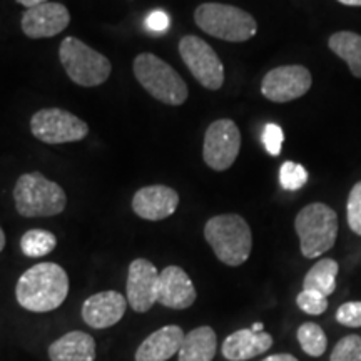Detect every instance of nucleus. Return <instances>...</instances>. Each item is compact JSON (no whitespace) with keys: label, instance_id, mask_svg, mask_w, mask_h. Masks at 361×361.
<instances>
[{"label":"nucleus","instance_id":"obj_6","mask_svg":"<svg viewBox=\"0 0 361 361\" xmlns=\"http://www.w3.org/2000/svg\"><path fill=\"white\" fill-rule=\"evenodd\" d=\"M133 71L137 82L159 102L169 104V106H183L188 101L189 90L184 79L168 62L154 54H139L134 59Z\"/></svg>","mask_w":361,"mask_h":361},{"label":"nucleus","instance_id":"obj_14","mask_svg":"<svg viewBox=\"0 0 361 361\" xmlns=\"http://www.w3.org/2000/svg\"><path fill=\"white\" fill-rule=\"evenodd\" d=\"M197 293L192 279L179 266H166L157 279V303L171 310H188Z\"/></svg>","mask_w":361,"mask_h":361},{"label":"nucleus","instance_id":"obj_26","mask_svg":"<svg viewBox=\"0 0 361 361\" xmlns=\"http://www.w3.org/2000/svg\"><path fill=\"white\" fill-rule=\"evenodd\" d=\"M329 361H361V338L358 335L341 338L333 348Z\"/></svg>","mask_w":361,"mask_h":361},{"label":"nucleus","instance_id":"obj_18","mask_svg":"<svg viewBox=\"0 0 361 361\" xmlns=\"http://www.w3.org/2000/svg\"><path fill=\"white\" fill-rule=\"evenodd\" d=\"M273 346V338L269 333H256L251 328L238 329L226 338L221 353L228 361H247L263 355Z\"/></svg>","mask_w":361,"mask_h":361},{"label":"nucleus","instance_id":"obj_9","mask_svg":"<svg viewBox=\"0 0 361 361\" xmlns=\"http://www.w3.org/2000/svg\"><path fill=\"white\" fill-rule=\"evenodd\" d=\"M30 133L45 144H67L82 141L89 126L69 111L51 107L37 111L30 119Z\"/></svg>","mask_w":361,"mask_h":361},{"label":"nucleus","instance_id":"obj_32","mask_svg":"<svg viewBox=\"0 0 361 361\" xmlns=\"http://www.w3.org/2000/svg\"><path fill=\"white\" fill-rule=\"evenodd\" d=\"M263 361H300L298 358H295L293 355L288 353H278V355H271L268 358H264Z\"/></svg>","mask_w":361,"mask_h":361},{"label":"nucleus","instance_id":"obj_27","mask_svg":"<svg viewBox=\"0 0 361 361\" xmlns=\"http://www.w3.org/2000/svg\"><path fill=\"white\" fill-rule=\"evenodd\" d=\"M296 305L301 311H305L306 314L318 316L323 314L328 310V298L323 296L322 293L303 290L300 295L296 296Z\"/></svg>","mask_w":361,"mask_h":361},{"label":"nucleus","instance_id":"obj_19","mask_svg":"<svg viewBox=\"0 0 361 361\" xmlns=\"http://www.w3.org/2000/svg\"><path fill=\"white\" fill-rule=\"evenodd\" d=\"M51 361H94L96 341L89 333L69 331L49 346Z\"/></svg>","mask_w":361,"mask_h":361},{"label":"nucleus","instance_id":"obj_35","mask_svg":"<svg viewBox=\"0 0 361 361\" xmlns=\"http://www.w3.org/2000/svg\"><path fill=\"white\" fill-rule=\"evenodd\" d=\"M4 247H6V233H4V229L0 228V252L4 251Z\"/></svg>","mask_w":361,"mask_h":361},{"label":"nucleus","instance_id":"obj_10","mask_svg":"<svg viewBox=\"0 0 361 361\" xmlns=\"http://www.w3.org/2000/svg\"><path fill=\"white\" fill-rule=\"evenodd\" d=\"M241 149V133L231 119H218L206 129L202 159L213 171L229 169Z\"/></svg>","mask_w":361,"mask_h":361},{"label":"nucleus","instance_id":"obj_29","mask_svg":"<svg viewBox=\"0 0 361 361\" xmlns=\"http://www.w3.org/2000/svg\"><path fill=\"white\" fill-rule=\"evenodd\" d=\"M336 322L348 328H361V301L343 303L336 311Z\"/></svg>","mask_w":361,"mask_h":361},{"label":"nucleus","instance_id":"obj_24","mask_svg":"<svg viewBox=\"0 0 361 361\" xmlns=\"http://www.w3.org/2000/svg\"><path fill=\"white\" fill-rule=\"evenodd\" d=\"M298 341L306 355L318 358L323 356L328 348V338L323 328L316 323H303L298 328Z\"/></svg>","mask_w":361,"mask_h":361},{"label":"nucleus","instance_id":"obj_21","mask_svg":"<svg viewBox=\"0 0 361 361\" xmlns=\"http://www.w3.org/2000/svg\"><path fill=\"white\" fill-rule=\"evenodd\" d=\"M328 47L346 62L351 74L361 79V35L351 30H340L329 35Z\"/></svg>","mask_w":361,"mask_h":361},{"label":"nucleus","instance_id":"obj_25","mask_svg":"<svg viewBox=\"0 0 361 361\" xmlns=\"http://www.w3.org/2000/svg\"><path fill=\"white\" fill-rule=\"evenodd\" d=\"M308 183V171L298 162L286 161L279 168V184L286 191H298Z\"/></svg>","mask_w":361,"mask_h":361},{"label":"nucleus","instance_id":"obj_34","mask_svg":"<svg viewBox=\"0 0 361 361\" xmlns=\"http://www.w3.org/2000/svg\"><path fill=\"white\" fill-rule=\"evenodd\" d=\"M338 2L348 7H361V0H338Z\"/></svg>","mask_w":361,"mask_h":361},{"label":"nucleus","instance_id":"obj_22","mask_svg":"<svg viewBox=\"0 0 361 361\" xmlns=\"http://www.w3.org/2000/svg\"><path fill=\"white\" fill-rule=\"evenodd\" d=\"M340 266L335 259H319L318 263L311 266L303 279V290H311L322 293L323 296L333 295L336 290V276Z\"/></svg>","mask_w":361,"mask_h":361},{"label":"nucleus","instance_id":"obj_15","mask_svg":"<svg viewBox=\"0 0 361 361\" xmlns=\"http://www.w3.org/2000/svg\"><path fill=\"white\" fill-rule=\"evenodd\" d=\"M179 206V194L164 184H152L141 188L133 197V211L141 219L162 221L176 213Z\"/></svg>","mask_w":361,"mask_h":361},{"label":"nucleus","instance_id":"obj_20","mask_svg":"<svg viewBox=\"0 0 361 361\" xmlns=\"http://www.w3.org/2000/svg\"><path fill=\"white\" fill-rule=\"evenodd\" d=\"M218 350V336L211 326L194 328L186 333L178 353V361H213Z\"/></svg>","mask_w":361,"mask_h":361},{"label":"nucleus","instance_id":"obj_30","mask_svg":"<svg viewBox=\"0 0 361 361\" xmlns=\"http://www.w3.org/2000/svg\"><path fill=\"white\" fill-rule=\"evenodd\" d=\"M283 141H284L283 129L279 128L278 124L269 123V124L264 126L263 144H264L266 151L269 152V156H279V154H281Z\"/></svg>","mask_w":361,"mask_h":361},{"label":"nucleus","instance_id":"obj_33","mask_svg":"<svg viewBox=\"0 0 361 361\" xmlns=\"http://www.w3.org/2000/svg\"><path fill=\"white\" fill-rule=\"evenodd\" d=\"M16 2L20 4V6L27 7V8H32V7L42 6V4H47L49 0H16Z\"/></svg>","mask_w":361,"mask_h":361},{"label":"nucleus","instance_id":"obj_3","mask_svg":"<svg viewBox=\"0 0 361 361\" xmlns=\"http://www.w3.org/2000/svg\"><path fill=\"white\" fill-rule=\"evenodd\" d=\"M17 213L24 218H51L66 209L67 196L57 183L40 173H25L13 188Z\"/></svg>","mask_w":361,"mask_h":361},{"label":"nucleus","instance_id":"obj_13","mask_svg":"<svg viewBox=\"0 0 361 361\" xmlns=\"http://www.w3.org/2000/svg\"><path fill=\"white\" fill-rule=\"evenodd\" d=\"M71 13L66 6L47 2L42 6L27 8L22 16L20 27L29 39L56 37L69 27Z\"/></svg>","mask_w":361,"mask_h":361},{"label":"nucleus","instance_id":"obj_23","mask_svg":"<svg viewBox=\"0 0 361 361\" xmlns=\"http://www.w3.org/2000/svg\"><path fill=\"white\" fill-rule=\"evenodd\" d=\"M56 234L45 229H30L20 238V250L27 258H42L56 250Z\"/></svg>","mask_w":361,"mask_h":361},{"label":"nucleus","instance_id":"obj_5","mask_svg":"<svg viewBox=\"0 0 361 361\" xmlns=\"http://www.w3.org/2000/svg\"><path fill=\"white\" fill-rule=\"evenodd\" d=\"M295 229L300 238L301 255L308 259L319 258L335 246L338 216L324 202H311L296 214Z\"/></svg>","mask_w":361,"mask_h":361},{"label":"nucleus","instance_id":"obj_2","mask_svg":"<svg viewBox=\"0 0 361 361\" xmlns=\"http://www.w3.org/2000/svg\"><path fill=\"white\" fill-rule=\"evenodd\" d=\"M204 238L216 258L226 266H241L250 258L252 234L250 224L239 214H219L207 221Z\"/></svg>","mask_w":361,"mask_h":361},{"label":"nucleus","instance_id":"obj_28","mask_svg":"<svg viewBox=\"0 0 361 361\" xmlns=\"http://www.w3.org/2000/svg\"><path fill=\"white\" fill-rule=\"evenodd\" d=\"M346 219L350 229L361 236V180L351 188L348 201H346Z\"/></svg>","mask_w":361,"mask_h":361},{"label":"nucleus","instance_id":"obj_36","mask_svg":"<svg viewBox=\"0 0 361 361\" xmlns=\"http://www.w3.org/2000/svg\"><path fill=\"white\" fill-rule=\"evenodd\" d=\"M251 329H252V331H256V333H261V331H264V324L263 323H255L251 326Z\"/></svg>","mask_w":361,"mask_h":361},{"label":"nucleus","instance_id":"obj_8","mask_svg":"<svg viewBox=\"0 0 361 361\" xmlns=\"http://www.w3.org/2000/svg\"><path fill=\"white\" fill-rule=\"evenodd\" d=\"M179 54L192 78L204 89L218 90L224 84V66L213 47L197 35L179 40Z\"/></svg>","mask_w":361,"mask_h":361},{"label":"nucleus","instance_id":"obj_1","mask_svg":"<svg viewBox=\"0 0 361 361\" xmlns=\"http://www.w3.org/2000/svg\"><path fill=\"white\" fill-rule=\"evenodd\" d=\"M69 295V276L56 263H39L25 271L16 286L17 303L32 313L57 310Z\"/></svg>","mask_w":361,"mask_h":361},{"label":"nucleus","instance_id":"obj_7","mask_svg":"<svg viewBox=\"0 0 361 361\" xmlns=\"http://www.w3.org/2000/svg\"><path fill=\"white\" fill-rule=\"evenodd\" d=\"M62 67L72 82L82 87H96L109 79L112 64L106 56L94 51L80 39L66 37L59 47Z\"/></svg>","mask_w":361,"mask_h":361},{"label":"nucleus","instance_id":"obj_11","mask_svg":"<svg viewBox=\"0 0 361 361\" xmlns=\"http://www.w3.org/2000/svg\"><path fill=\"white\" fill-rule=\"evenodd\" d=\"M311 84H313V78L305 66H279L263 78L261 94L271 102L284 104L308 94Z\"/></svg>","mask_w":361,"mask_h":361},{"label":"nucleus","instance_id":"obj_31","mask_svg":"<svg viewBox=\"0 0 361 361\" xmlns=\"http://www.w3.org/2000/svg\"><path fill=\"white\" fill-rule=\"evenodd\" d=\"M144 25L149 32L152 34H164L168 32L171 27V17L161 8H156V11L149 12L144 19Z\"/></svg>","mask_w":361,"mask_h":361},{"label":"nucleus","instance_id":"obj_17","mask_svg":"<svg viewBox=\"0 0 361 361\" xmlns=\"http://www.w3.org/2000/svg\"><path fill=\"white\" fill-rule=\"evenodd\" d=\"M184 331L178 324H168L156 329L135 350V361H168L179 353L184 341Z\"/></svg>","mask_w":361,"mask_h":361},{"label":"nucleus","instance_id":"obj_16","mask_svg":"<svg viewBox=\"0 0 361 361\" xmlns=\"http://www.w3.org/2000/svg\"><path fill=\"white\" fill-rule=\"evenodd\" d=\"M128 310V298L117 291H101L89 296L82 305V319L94 329L114 326Z\"/></svg>","mask_w":361,"mask_h":361},{"label":"nucleus","instance_id":"obj_4","mask_svg":"<svg viewBox=\"0 0 361 361\" xmlns=\"http://www.w3.org/2000/svg\"><path fill=\"white\" fill-rule=\"evenodd\" d=\"M194 20L202 32L226 42H246L258 32V22L250 12L228 4H201L194 11Z\"/></svg>","mask_w":361,"mask_h":361},{"label":"nucleus","instance_id":"obj_12","mask_svg":"<svg viewBox=\"0 0 361 361\" xmlns=\"http://www.w3.org/2000/svg\"><path fill=\"white\" fill-rule=\"evenodd\" d=\"M157 273L154 263L149 259H134L128 271V303L135 313H146L157 303Z\"/></svg>","mask_w":361,"mask_h":361}]
</instances>
